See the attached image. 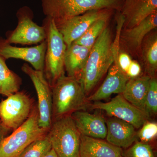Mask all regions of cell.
I'll return each instance as SVG.
<instances>
[{
    "label": "cell",
    "mask_w": 157,
    "mask_h": 157,
    "mask_svg": "<svg viewBox=\"0 0 157 157\" xmlns=\"http://www.w3.org/2000/svg\"><path fill=\"white\" fill-rule=\"evenodd\" d=\"M106 122V139L113 145L126 149L138 140L136 128L131 124L113 117L107 118Z\"/></svg>",
    "instance_id": "5bb4252c"
},
{
    "label": "cell",
    "mask_w": 157,
    "mask_h": 157,
    "mask_svg": "<svg viewBox=\"0 0 157 157\" xmlns=\"http://www.w3.org/2000/svg\"><path fill=\"white\" fill-rule=\"evenodd\" d=\"M0 94H1V84H0Z\"/></svg>",
    "instance_id": "1f68e13d"
},
{
    "label": "cell",
    "mask_w": 157,
    "mask_h": 157,
    "mask_svg": "<svg viewBox=\"0 0 157 157\" xmlns=\"http://www.w3.org/2000/svg\"><path fill=\"white\" fill-rule=\"evenodd\" d=\"M91 48L74 42L67 47L64 66L68 76L78 78L86 64Z\"/></svg>",
    "instance_id": "d6986e66"
},
{
    "label": "cell",
    "mask_w": 157,
    "mask_h": 157,
    "mask_svg": "<svg viewBox=\"0 0 157 157\" xmlns=\"http://www.w3.org/2000/svg\"><path fill=\"white\" fill-rule=\"evenodd\" d=\"M121 157H123V156H121Z\"/></svg>",
    "instance_id": "d6a6232c"
},
{
    "label": "cell",
    "mask_w": 157,
    "mask_h": 157,
    "mask_svg": "<svg viewBox=\"0 0 157 157\" xmlns=\"http://www.w3.org/2000/svg\"><path fill=\"white\" fill-rule=\"evenodd\" d=\"M113 9H108L104 16L95 21L80 38L73 42L92 48L98 37L106 28V23Z\"/></svg>",
    "instance_id": "7402d4cb"
},
{
    "label": "cell",
    "mask_w": 157,
    "mask_h": 157,
    "mask_svg": "<svg viewBox=\"0 0 157 157\" xmlns=\"http://www.w3.org/2000/svg\"><path fill=\"white\" fill-rule=\"evenodd\" d=\"M48 131L39 127L38 107L34 106L25 122L0 144V157H19L29 144L47 135Z\"/></svg>",
    "instance_id": "5b68a950"
},
{
    "label": "cell",
    "mask_w": 157,
    "mask_h": 157,
    "mask_svg": "<svg viewBox=\"0 0 157 157\" xmlns=\"http://www.w3.org/2000/svg\"><path fill=\"white\" fill-rule=\"evenodd\" d=\"M43 157H59L56 153L54 151L53 149H52L50 151L48 152Z\"/></svg>",
    "instance_id": "4dcf8cb0"
},
{
    "label": "cell",
    "mask_w": 157,
    "mask_h": 157,
    "mask_svg": "<svg viewBox=\"0 0 157 157\" xmlns=\"http://www.w3.org/2000/svg\"><path fill=\"white\" fill-rule=\"evenodd\" d=\"M52 149L51 144L46 135L29 144L19 157H43Z\"/></svg>",
    "instance_id": "cb8c5ba5"
},
{
    "label": "cell",
    "mask_w": 157,
    "mask_h": 157,
    "mask_svg": "<svg viewBox=\"0 0 157 157\" xmlns=\"http://www.w3.org/2000/svg\"><path fill=\"white\" fill-rule=\"evenodd\" d=\"M137 133V139L144 143H149L154 140L157 136V124L147 121Z\"/></svg>",
    "instance_id": "4316f807"
},
{
    "label": "cell",
    "mask_w": 157,
    "mask_h": 157,
    "mask_svg": "<svg viewBox=\"0 0 157 157\" xmlns=\"http://www.w3.org/2000/svg\"><path fill=\"white\" fill-rule=\"evenodd\" d=\"M21 70L30 78L36 92L39 127L49 130L52 123L51 87L42 71L35 70L27 63L22 65Z\"/></svg>",
    "instance_id": "9c48e42d"
},
{
    "label": "cell",
    "mask_w": 157,
    "mask_h": 157,
    "mask_svg": "<svg viewBox=\"0 0 157 157\" xmlns=\"http://www.w3.org/2000/svg\"><path fill=\"white\" fill-rule=\"evenodd\" d=\"M119 52H114V62L107 71V77L95 92L87 97L88 102H97L109 98L113 94H121L129 78L119 67Z\"/></svg>",
    "instance_id": "4fadbf2b"
},
{
    "label": "cell",
    "mask_w": 157,
    "mask_h": 157,
    "mask_svg": "<svg viewBox=\"0 0 157 157\" xmlns=\"http://www.w3.org/2000/svg\"><path fill=\"white\" fill-rule=\"evenodd\" d=\"M52 121L85 110L88 105L87 96L79 80L75 77L62 76L51 87Z\"/></svg>",
    "instance_id": "7a4b0ae2"
},
{
    "label": "cell",
    "mask_w": 157,
    "mask_h": 157,
    "mask_svg": "<svg viewBox=\"0 0 157 157\" xmlns=\"http://www.w3.org/2000/svg\"><path fill=\"white\" fill-rule=\"evenodd\" d=\"M6 61L0 55L1 94L8 97L19 91L22 81L17 74L9 69Z\"/></svg>",
    "instance_id": "44dd1931"
},
{
    "label": "cell",
    "mask_w": 157,
    "mask_h": 157,
    "mask_svg": "<svg viewBox=\"0 0 157 157\" xmlns=\"http://www.w3.org/2000/svg\"><path fill=\"white\" fill-rule=\"evenodd\" d=\"M157 11L141 21L137 25L129 28L125 33V37L131 45L138 47L141 45L145 36L156 28Z\"/></svg>",
    "instance_id": "ffe728a7"
},
{
    "label": "cell",
    "mask_w": 157,
    "mask_h": 157,
    "mask_svg": "<svg viewBox=\"0 0 157 157\" xmlns=\"http://www.w3.org/2000/svg\"><path fill=\"white\" fill-rule=\"evenodd\" d=\"M143 56L147 71L151 77H154L157 69V37L149 39L143 49Z\"/></svg>",
    "instance_id": "603a6c76"
},
{
    "label": "cell",
    "mask_w": 157,
    "mask_h": 157,
    "mask_svg": "<svg viewBox=\"0 0 157 157\" xmlns=\"http://www.w3.org/2000/svg\"><path fill=\"white\" fill-rule=\"evenodd\" d=\"M47 43L46 40L31 47L12 46L6 39L0 38V55L5 59L14 58L28 62L35 70L43 72Z\"/></svg>",
    "instance_id": "8fae6325"
},
{
    "label": "cell",
    "mask_w": 157,
    "mask_h": 157,
    "mask_svg": "<svg viewBox=\"0 0 157 157\" xmlns=\"http://www.w3.org/2000/svg\"><path fill=\"white\" fill-rule=\"evenodd\" d=\"M132 59L128 54L120 52L118 56L117 61L119 67L121 71L126 74L127 71L131 63Z\"/></svg>",
    "instance_id": "83f0119b"
},
{
    "label": "cell",
    "mask_w": 157,
    "mask_h": 157,
    "mask_svg": "<svg viewBox=\"0 0 157 157\" xmlns=\"http://www.w3.org/2000/svg\"><path fill=\"white\" fill-rule=\"evenodd\" d=\"M151 78L144 76L129 78L121 94L128 102L145 114V101Z\"/></svg>",
    "instance_id": "ac0fdd59"
},
{
    "label": "cell",
    "mask_w": 157,
    "mask_h": 157,
    "mask_svg": "<svg viewBox=\"0 0 157 157\" xmlns=\"http://www.w3.org/2000/svg\"><path fill=\"white\" fill-rule=\"evenodd\" d=\"M120 9L131 28L157 11V0H124Z\"/></svg>",
    "instance_id": "2e32d148"
},
{
    "label": "cell",
    "mask_w": 157,
    "mask_h": 157,
    "mask_svg": "<svg viewBox=\"0 0 157 157\" xmlns=\"http://www.w3.org/2000/svg\"><path fill=\"white\" fill-rule=\"evenodd\" d=\"M141 68L137 62L132 61L126 73L127 76L129 78H136L140 76Z\"/></svg>",
    "instance_id": "f1b7e54d"
},
{
    "label": "cell",
    "mask_w": 157,
    "mask_h": 157,
    "mask_svg": "<svg viewBox=\"0 0 157 157\" xmlns=\"http://www.w3.org/2000/svg\"><path fill=\"white\" fill-rule=\"evenodd\" d=\"M145 113L149 118L155 116L157 113V80L151 77L145 101Z\"/></svg>",
    "instance_id": "484cf974"
},
{
    "label": "cell",
    "mask_w": 157,
    "mask_h": 157,
    "mask_svg": "<svg viewBox=\"0 0 157 157\" xmlns=\"http://www.w3.org/2000/svg\"><path fill=\"white\" fill-rule=\"evenodd\" d=\"M11 130L5 127L0 121V144L7 136Z\"/></svg>",
    "instance_id": "f546056e"
},
{
    "label": "cell",
    "mask_w": 157,
    "mask_h": 157,
    "mask_svg": "<svg viewBox=\"0 0 157 157\" xmlns=\"http://www.w3.org/2000/svg\"><path fill=\"white\" fill-rule=\"evenodd\" d=\"M33 107L32 99L25 93H14L0 102V121L14 131L28 119Z\"/></svg>",
    "instance_id": "52a82bcc"
},
{
    "label": "cell",
    "mask_w": 157,
    "mask_h": 157,
    "mask_svg": "<svg viewBox=\"0 0 157 157\" xmlns=\"http://www.w3.org/2000/svg\"><path fill=\"white\" fill-rule=\"evenodd\" d=\"M109 9H110L88 11L71 17L57 27L62 34L67 47L80 38L95 21L104 16Z\"/></svg>",
    "instance_id": "7c38bea8"
},
{
    "label": "cell",
    "mask_w": 157,
    "mask_h": 157,
    "mask_svg": "<svg viewBox=\"0 0 157 157\" xmlns=\"http://www.w3.org/2000/svg\"><path fill=\"white\" fill-rule=\"evenodd\" d=\"M123 151L103 139L81 135L80 157H121Z\"/></svg>",
    "instance_id": "e0dca14e"
},
{
    "label": "cell",
    "mask_w": 157,
    "mask_h": 157,
    "mask_svg": "<svg viewBox=\"0 0 157 157\" xmlns=\"http://www.w3.org/2000/svg\"><path fill=\"white\" fill-rule=\"evenodd\" d=\"M123 1H124V0H123Z\"/></svg>",
    "instance_id": "836d02e7"
},
{
    "label": "cell",
    "mask_w": 157,
    "mask_h": 157,
    "mask_svg": "<svg viewBox=\"0 0 157 157\" xmlns=\"http://www.w3.org/2000/svg\"><path fill=\"white\" fill-rule=\"evenodd\" d=\"M43 26L47 43L43 73L51 87L65 75L64 58L67 46L53 20L46 17Z\"/></svg>",
    "instance_id": "277c9868"
},
{
    "label": "cell",
    "mask_w": 157,
    "mask_h": 157,
    "mask_svg": "<svg viewBox=\"0 0 157 157\" xmlns=\"http://www.w3.org/2000/svg\"><path fill=\"white\" fill-rule=\"evenodd\" d=\"M47 136L59 157H80L81 134L71 115L52 121Z\"/></svg>",
    "instance_id": "8992f818"
},
{
    "label": "cell",
    "mask_w": 157,
    "mask_h": 157,
    "mask_svg": "<svg viewBox=\"0 0 157 157\" xmlns=\"http://www.w3.org/2000/svg\"><path fill=\"white\" fill-rule=\"evenodd\" d=\"M89 105L92 109L104 110L109 117L126 121L137 129L148 119L144 113L130 104L122 94H119L109 102L97 101Z\"/></svg>",
    "instance_id": "30bf717a"
},
{
    "label": "cell",
    "mask_w": 157,
    "mask_h": 157,
    "mask_svg": "<svg viewBox=\"0 0 157 157\" xmlns=\"http://www.w3.org/2000/svg\"><path fill=\"white\" fill-rule=\"evenodd\" d=\"M16 15L18 20L17 27L7 35L6 42L10 44L31 45L45 41L46 38L45 28L34 22L33 13L29 7H21Z\"/></svg>",
    "instance_id": "ba28073f"
},
{
    "label": "cell",
    "mask_w": 157,
    "mask_h": 157,
    "mask_svg": "<svg viewBox=\"0 0 157 157\" xmlns=\"http://www.w3.org/2000/svg\"><path fill=\"white\" fill-rule=\"evenodd\" d=\"M114 59L111 33L106 27L92 47L86 64L78 78L86 96L107 73Z\"/></svg>",
    "instance_id": "6da1fadb"
},
{
    "label": "cell",
    "mask_w": 157,
    "mask_h": 157,
    "mask_svg": "<svg viewBox=\"0 0 157 157\" xmlns=\"http://www.w3.org/2000/svg\"><path fill=\"white\" fill-rule=\"evenodd\" d=\"M46 17L53 20L57 27L71 17L93 10L120 9L121 0H41Z\"/></svg>",
    "instance_id": "3957f363"
},
{
    "label": "cell",
    "mask_w": 157,
    "mask_h": 157,
    "mask_svg": "<svg viewBox=\"0 0 157 157\" xmlns=\"http://www.w3.org/2000/svg\"><path fill=\"white\" fill-rule=\"evenodd\" d=\"M71 115L81 135L98 139L106 138L107 125L103 116L85 110L76 111Z\"/></svg>",
    "instance_id": "9a60e30c"
},
{
    "label": "cell",
    "mask_w": 157,
    "mask_h": 157,
    "mask_svg": "<svg viewBox=\"0 0 157 157\" xmlns=\"http://www.w3.org/2000/svg\"><path fill=\"white\" fill-rule=\"evenodd\" d=\"M123 157H155L152 147L149 143L138 140L123 151Z\"/></svg>",
    "instance_id": "d4e9b609"
}]
</instances>
